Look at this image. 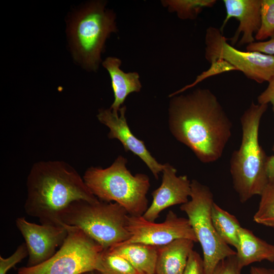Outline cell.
<instances>
[{
    "instance_id": "6da1fadb",
    "label": "cell",
    "mask_w": 274,
    "mask_h": 274,
    "mask_svg": "<svg viewBox=\"0 0 274 274\" xmlns=\"http://www.w3.org/2000/svg\"><path fill=\"white\" fill-rule=\"evenodd\" d=\"M169 98L168 125L173 136L202 163L219 159L231 138L232 123L215 94L198 88Z\"/></svg>"
},
{
    "instance_id": "e0dca14e",
    "label": "cell",
    "mask_w": 274,
    "mask_h": 274,
    "mask_svg": "<svg viewBox=\"0 0 274 274\" xmlns=\"http://www.w3.org/2000/svg\"><path fill=\"white\" fill-rule=\"evenodd\" d=\"M236 250L238 265L242 269L256 262H274V245L268 243L250 230L242 227L239 231V243Z\"/></svg>"
},
{
    "instance_id": "3957f363",
    "label": "cell",
    "mask_w": 274,
    "mask_h": 274,
    "mask_svg": "<svg viewBox=\"0 0 274 274\" xmlns=\"http://www.w3.org/2000/svg\"><path fill=\"white\" fill-rule=\"evenodd\" d=\"M268 105L252 101L241 117L242 140L233 152L230 172L233 188L242 203L254 195H260L269 181L266 164L268 156L259 142L261 119Z\"/></svg>"
},
{
    "instance_id": "ba28073f",
    "label": "cell",
    "mask_w": 274,
    "mask_h": 274,
    "mask_svg": "<svg viewBox=\"0 0 274 274\" xmlns=\"http://www.w3.org/2000/svg\"><path fill=\"white\" fill-rule=\"evenodd\" d=\"M66 226L67 235L52 257L35 266L21 267L17 274H82L97 271L104 249L80 229Z\"/></svg>"
},
{
    "instance_id": "83f0119b",
    "label": "cell",
    "mask_w": 274,
    "mask_h": 274,
    "mask_svg": "<svg viewBox=\"0 0 274 274\" xmlns=\"http://www.w3.org/2000/svg\"><path fill=\"white\" fill-rule=\"evenodd\" d=\"M246 49L248 51H256L274 55V33L267 40L255 41L248 45Z\"/></svg>"
},
{
    "instance_id": "1f68e13d",
    "label": "cell",
    "mask_w": 274,
    "mask_h": 274,
    "mask_svg": "<svg viewBox=\"0 0 274 274\" xmlns=\"http://www.w3.org/2000/svg\"><path fill=\"white\" fill-rule=\"evenodd\" d=\"M82 274H98L95 271L84 273Z\"/></svg>"
},
{
    "instance_id": "5b68a950",
    "label": "cell",
    "mask_w": 274,
    "mask_h": 274,
    "mask_svg": "<svg viewBox=\"0 0 274 274\" xmlns=\"http://www.w3.org/2000/svg\"><path fill=\"white\" fill-rule=\"evenodd\" d=\"M128 214L117 202L78 200L72 203L61 218L63 225L76 227L104 250L129 239Z\"/></svg>"
},
{
    "instance_id": "ffe728a7",
    "label": "cell",
    "mask_w": 274,
    "mask_h": 274,
    "mask_svg": "<svg viewBox=\"0 0 274 274\" xmlns=\"http://www.w3.org/2000/svg\"><path fill=\"white\" fill-rule=\"evenodd\" d=\"M162 6L182 20H194L205 8L213 7L216 0H163Z\"/></svg>"
},
{
    "instance_id": "7c38bea8",
    "label": "cell",
    "mask_w": 274,
    "mask_h": 274,
    "mask_svg": "<svg viewBox=\"0 0 274 274\" xmlns=\"http://www.w3.org/2000/svg\"><path fill=\"white\" fill-rule=\"evenodd\" d=\"M126 107L122 106L118 113L113 112L110 108L100 109L96 116L98 121L109 129L108 138L118 140L125 151H130L138 156L146 164L156 179L164 167L151 154L144 142L138 139L131 131L127 123L125 113Z\"/></svg>"
},
{
    "instance_id": "ac0fdd59",
    "label": "cell",
    "mask_w": 274,
    "mask_h": 274,
    "mask_svg": "<svg viewBox=\"0 0 274 274\" xmlns=\"http://www.w3.org/2000/svg\"><path fill=\"white\" fill-rule=\"evenodd\" d=\"M108 249L127 260L138 274H155L158 247L134 243L119 244Z\"/></svg>"
},
{
    "instance_id": "8992f818",
    "label": "cell",
    "mask_w": 274,
    "mask_h": 274,
    "mask_svg": "<svg viewBox=\"0 0 274 274\" xmlns=\"http://www.w3.org/2000/svg\"><path fill=\"white\" fill-rule=\"evenodd\" d=\"M105 4L101 1L88 3L75 15L69 27L75 58L93 71L98 67L106 40L117 31L116 15Z\"/></svg>"
},
{
    "instance_id": "9a60e30c",
    "label": "cell",
    "mask_w": 274,
    "mask_h": 274,
    "mask_svg": "<svg viewBox=\"0 0 274 274\" xmlns=\"http://www.w3.org/2000/svg\"><path fill=\"white\" fill-rule=\"evenodd\" d=\"M121 63V59L116 57H108L102 63L111 77L114 100L110 108L115 113L119 112L129 94L140 92L142 87L139 74L125 73L120 68Z\"/></svg>"
},
{
    "instance_id": "4316f807",
    "label": "cell",
    "mask_w": 274,
    "mask_h": 274,
    "mask_svg": "<svg viewBox=\"0 0 274 274\" xmlns=\"http://www.w3.org/2000/svg\"><path fill=\"white\" fill-rule=\"evenodd\" d=\"M183 274H206L202 258L196 251L190 254Z\"/></svg>"
},
{
    "instance_id": "277c9868",
    "label": "cell",
    "mask_w": 274,
    "mask_h": 274,
    "mask_svg": "<svg viewBox=\"0 0 274 274\" xmlns=\"http://www.w3.org/2000/svg\"><path fill=\"white\" fill-rule=\"evenodd\" d=\"M127 162L126 158L119 155L107 168H88L83 178L99 200L117 202L130 216H143L148 208L150 179L144 174L133 175L126 167Z\"/></svg>"
},
{
    "instance_id": "f546056e",
    "label": "cell",
    "mask_w": 274,
    "mask_h": 274,
    "mask_svg": "<svg viewBox=\"0 0 274 274\" xmlns=\"http://www.w3.org/2000/svg\"><path fill=\"white\" fill-rule=\"evenodd\" d=\"M273 155L268 156L266 169L269 180L274 181V145L272 147Z\"/></svg>"
},
{
    "instance_id": "5bb4252c",
    "label": "cell",
    "mask_w": 274,
    "mask_h": 274,
    "mask_svg": "<svg viewBox=\"0 0 274 274\" xmlns=\"http://www.w3.org/2000/svg\"><path fill=\"white\" fill-rule=\"evenodd\" d=\"M226 16L220 28L221 31L230 19L235 18L238 22L235 33L227 40L234 45L242 35L238 46L249 45L255 42V36L261 26V0H223Z\"/></svg>"
},
{
    "instance_id": "603a6c76",
    "label": "cell",
    "mask_w": 274,
    "mask_h": 274,
    "mask_svg": "<svg viewBox=\"0 0 274 274\" xmlns=\"http://www.w3.org/2000/svg\"><path fill=\"white\" fill-rule=\"evenodd\" d=\"M274 33V0H261V26L255 36L258 41L268 40Z\"/></svg>"
},
{
    "instance_id": "cb8c5ba5",
    "label": "cell",
    "mask_w": 274,
    "mask_h": 274,
    "mask_svg": "<svg viewBox=\"0 0 274 274\" xmlns=\"http://www.w3.org/2000/svg\"><path fill=\"white\" fill-rule=\"evenodd\" d=\"M237 71V70L230 64L224 60H218L211 63L210 67L206 71L198 75L193 82L188 84L179 90L175 91L168 95L171 97L180 94L184 91L191 88L206 79L216 76L225 72Z\"/></svg>"
},
{
    "instance_id": "9c48e42d",
    "label": "cell",
    "mask_w": 274,
    "mask_h": 274,
    "mask_svg": "<svg viewBox=\"0 0 274 274\" xmlns=\"http://www.w3.org/2000/svg\"><path fill=\"white\" fill-rule=\"evenodd\" d=\"M204 57L210 63L224 60L259 84L268 82L274 76V55L239 50L227 42L220 29L214 26H209L206 31Z\"/></svg>"
},
{
    "instance_id": "d4e9b609",
    "label": "cell",
    "mask_w": 274,
    "mask_h": 274,
    "mask_svg": "<svg viewBox=\"0 0 274 274\" xmlns=\"http://www.w3.org/2000/svg\"><path fill=\"white\" fill-rule=\"evenodd\" d=\"M28 256V250L25 243L20 245L15 251L9 257L0 256V274H7L9 269Z\"/></svg>"
},
{
    "instance_id": "7a4b0ae2",
    "label": "cell",
    "mask_w": 274,
    "mask_h": 274,
    "mask_svg": "<svg viewBox=\"0 0 274 274\" xmlns=\"http://www.w3.org/2000/svg\"><path fill=\"white\" fill-rule=\"evenodd\" d=\"M26 188L25 212L38 218L42 224L65 226L61 218L72 203L81 200H99L83 177L63 161L36 162L27 177Z\"/></svg>"
},
{
    "instance_id": "2e32d148",
    "label": "cell",
    "mask_w": 274,
    "mask_h": 274,
    "mask_svg": "<svg viewBox=\"0 0 274 274\" xmlns=\"http://www.w3.org/2000/svg\"><path fill=\"white\" fill-rule=\"evenodd\" d=\"M195 242L179 238L158 247L155 274H183Z\"/></svg>"
},
{
    "instance_id": "30bf717a",
    "label": "cell",
    "mask_w": 274,
    "mask_h": 274,
    "mask_svg": "<svg viewBox=\"0 0 274 274\" xmlns=\"http://www.w3.org/2000/svg\"><path fill=\"white\" fill-rule=\"evenodd\" d=\"M126 228L131 237L120 244L139 243L160 247L179 238L197 242L188 218L179 217L172 211H168L165 220L159 223L149 221L142 216L128 215Z\"/></svg>"
},
{
    "instance_id": "44dd1931",
    "label": "cell",
    "mask_w": 274,
    "mask_h": 274,
    "mask_svg": "<svg viewBox=\"0 0 274 274\" xmlns=\"http://www.w3.org/2000/svg\"><path fill=\"white\" fill-rule=\"evenodd\" d=\"M260 196L253 220L258 224L274 228V181L269 180Z\"/></svg>"
},
{
    "instance_id": "484cf974",
    "label": "cell",
    "mask_w": 274,
    "mask_h": 274,
    "mask_svg": "<svg viewBox=\"0 0 274 274\" xmlns=\"http://www.w3.org/2000/svg\"><path fill=\"white\" fill-rule=\"evenodd\" d=\"M236 255L229 256L220 261L213 274H241Z\"/></svg>"
},
{
    "instance_id": "d6986e66",
    "label": "cell",
    "mask_w": 274,
    "mask_h": 274,
    "mask_svg": "<svg viewBox=\"0 0 274 274\" xmlns=\"http://www.w3.org/2000/svg\"><path fill=\"white\" fill-rule=\"evenodd\" d=\"M211 218L220 237L228 245L236 249L239 243V231L242 226L236 217L214 202L211 209Z\"/></svg>"
},
{
    "instance_id": "4dcf8cb0",
    "label": "cell",
    "mask_w": 274,
    "mask_h": 274,
    "mask_svg": "<svg viewBox=\"0 0 274 274\" xmlns=\"http://www.w3.org/2000/svg\"><path fill=\"white\" fill-rule=\"evenodd\" d=\"M250 274H274V269L263 267L252 266Z\"/></svg>"
},
{
    "instance_id": "52a82bcc",
    "label": "cell",
    "mask_w": 274,
    "mask_h": 274,
    "mask_svg": "<svg viewBox=\"0 0 274 274\" xmlns=\"http://www.w3.org/2000/svg\"><path fill=\"white\" fill-rule=\"evenodd\" d=\"M190 199L180 206L187 216L197 242L203 252V263L206 274H213L218 263L236 252L218 235L211 218L214 203L210 188L196 180L191 183Z\"/></svg>"
},
{
    "instance_id": "f1b7e54d",
    "label": "cell",
    "mask_w": 274,
    "mask_h": 274,
    "mask_svg": "<svg viewBox=\"0 0 274 274\" xmlns=\"http://www.w3.org/2000/svg\"><path fill=\"white\" fill-rule=\"evenodd\" d=\"M268 83L266 88L258 96L257 102L259 104H271L274 115V76Z\"/></svg>"
},
{
    "instance_id": "7402d4cb",
    "label": "cell",
    "mask_w": 274,
    "mask_h": 274,
    "mask_svg": "<svg viewBox=\"0 0 274 274\" xmlns=\"http://www.w3.org/2000/svg\"><path fill=\"white\" fill-rule=\"evenodd\" d=\"M96 272L98 274H138L127 260L109 249L103 250L99 268Z\"/></svg>"
},
{
    "instance_id": "8fae6325",
    "label": "cell",
    "mask_w": 274,
    "mask_h": 274,
    "mask_svg": "<svg viewBox=\"0 0 274 274\" xmlns=\"http://www.w3.org/2000/svg\"><path fill=\"white\" fill-rule=\"evenodd\" d=\"M16 225L28 250L27 267L38 265L52 257L68 234L66 225L37 224L28 222L24 217L17 218Z\"/></svg>"
},
{
    "instance_id": "4fadbf2b",
    "label": "cell",
    "mask_w": 274,
    "mask_h": 274,
    "mask_svg": "<svg viewBox=\"0 0 274 274\" xmlns=\"http://www.w3.org/2000/svg\"><path fill=\"white\" fill-rule=\"evenodd\" d=\"M160 186L151 193L152 201L142 216L146 220L154 222L164 209L188 201L191 183L186 175L177 176V169L169 163L164 164Z\"/></svg>"
}]
</instances>
